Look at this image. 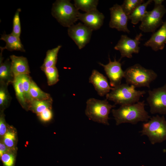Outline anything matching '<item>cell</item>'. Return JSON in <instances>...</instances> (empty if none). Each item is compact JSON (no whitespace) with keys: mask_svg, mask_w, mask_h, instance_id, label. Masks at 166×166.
I'll list each match as a JSON object with an SVG mask.
<instances>
[{"mask_svg":"<svg viewBox=\"0 0 166 166\" xmlns=\"http://www.w3.org/2000/svg\"><path fill=\"white\" fill-rule=\"evenodd\" d=\"M0 157L3 166H15L16 155L14 151L5 153Z\"/></svg>","mask_w":166,"mask_h":166,"instance_id":"cell-31","label":"cell"},{"mask_svg":"<svg viewBox=\"0 0 166 166\" xmlns=\"http://www.w3.org/2000/svg\"><path fill=\"white\" fill-rule=\"evenodd\" d=\"M144 2L143 0H124L121 6L128 17L137 7L144 3Z\"/></svg>","mask_w":166,"mask_h":166,"instance_id":"cell-28","label":"cell"},{"mask_svg":"<svg viewBox=\"0 0 166 166\" xmlns=\"http://www.w3.org/2000/svg\"><path fill=\"white\" fill-rule=\"evenodd\" d=\"M152 1L148 0L141 4L128 16V19L131 20L132 24L136 25L141 21L148 11L146 10L147 7Z\"/></svg>","mask_w":166,"mask_h":166,"instance_id":"cell-20","label":"cell"},{"mask_svg":"<svg viewBox=\"0 0 166 166\" xmlns=\"http://www.w3.org/2000/svg\"><path fill=\"white\" fill-rule=\"evenodd\" d=\"M41 69L46 76L49 85H54L58 81V72L56 66Z\"/></svg>","mask_w":166,"mask_h":166,"instance_id":"cell-27","label":"cell"},{"mask_svg":"<svg viewBox=\"0 0 166 166\" xmlns=\"http://www.w3.org/2000/svg\"><path fill=\"white\" fill-rule=\"evenodd\" d=\"M133 85L127 83L112 88L106 95V99L113 102L115 105L121 106L130 105L138 101L146 93L145 91L137 90Z\"/></svg>","mask_w":166,"mask_h":166,"instance_id":"cell-2","label":"cell"},{"mask_svg":"<svg viewBox=\"0 0 166 166\" xmlns=\"http://www.w3.org/2000/svg\"><path fill=\"white\" fill-rule=\"evenodd\" d=\"M0 40L4 41L6 43L5 46L3 47H0L3 50L7 49L10 51H25L20 38L11 33L10 34L4 33L1 35Z\"/></svg>","mask_w":166,"mask_h":166,"instance_id":"cell-18","label":"cell"},{"mask_svg":"<svg viewBox=\"0 0 166 166\" xmlns=\"http://www.w3.org/2000/svg\"><path fill=\"white\" fill-rule=\"evenodd\" d=\"M8 85L0 84V106L3 110L9 105L11 101V97L7 89Z\"/></svg>","mask_w":166,"mask_h":166,"instance_id":"cell-29","label":"cell"},{"mask_svg":"<svg viewBox=\"0 0 166 166\" xmlns=\"http://www.w3.org/2000/svg\"><path fill=\"white\" fill-rule=\"evenodd\" d=\"M41 120L44 122L50 121L53 117V113L51 109H48L38 115Z\"/></svg>","mask_w":166,"mask_h":166,"instance_id":"cell-32","label":"cell"},{"mask_svg":"<svg viewBox=\"0 0 166 166\" xmlns=\"http://www.w3.org/2000/svg\"><path fill=\"white\" fill-rule=\"evenodd\" d=\"M61 46L59 45L57 47L47 50L43 63L41 67V69L56 66L58 53Z\"/></svg>","mask_w":166,"mask_h":166,"instance_id":"cell-21","label":"cell"},{"mask_svg":"<svg viewBox=\"0 0 166 166\" xmlns=\"http://www.w3.org/2000/svg\"><path fill=\"white\" fill-rule=\"evenodd\" d=\"M98 63L104 68L112 88L121 84V80L124 78V71L122 69V64L119 60L117 61L114 58L113 61H112L109 57V62L107 64L104 65L100 62Z\"/></svg>","mask_w":166,"mask_h":166,"instance_id":"cell-12","label":"cell"},{"mask_svg":"<svg viewBox=\"0 0 166 166\" xmlns=\"http://www.w3.org/2000/svg\"><path fill=\"white\" fill-rule=\"evenodd\" d=\"M21 9L18 8L15 12L13 21V30L11 33L13 35L20 38L21 33V22L19 17Z\"/></svg>","mask_w":166,"mask_h":166,"instance_id":"cell-30","label":"cell"},{"mask_svg":"<svg viewBox=\"0 0 166 166\" xmlns=\"http://www.w3.org/2000/svg\"><path fill=\"white\" fill-rule=\"evenodd\" d=\"M109 10L110 19L109 27L116 29L118 31L129 33L130 31L127 27L128 17L124 11L121 5L116 4L109 8Z\"/></svg>","mask_w":166,"mask_h":166,"instance_id":"cell-11","label":"cell"},{"mask_svg":"<svg viewBox=\"0 0 166 166\" xmlns=\"http://www.w3.org/2000/svg\"><path fill=\"white\" fill-rule=\"evenodd\" d=\"M166 44V20L160 28L154 33L150 38L144 44L150 47L154 51L162 50Z\"/></svg>","mask_w":166,"mask_h":166,"instance_id":"cell-15","label":"cell"},{"mask_svg":"<svg viewBox=\"0 0 166 166\" xmlns=\"http://www.w3.org/2000/svg\"><path fill=\"white\" fill-rule=\"evenodd\" d=\"M11 68L14 77L22 74H29L30 71L28 60L23 56L10 55Z\"/></svg>","mask_w":166,"mask_h":166,"instance_id":"cell-16","label":"cell"},{"mask_svg":"<svg viewBox=\"0 0 166 166\" xmlns=\"http://www.w3.org/2000/svg\"><path fill=\"white\" fill-rule=\"evenodd\" d=\"M140 132L142 136H146L152 144L166 140V120L164 116L156 115L151 117L143 124Z\"/></svg>","mask_w":166,"mask_h":166,"instance_id":"cell-6","label":"cell"},{"mask_svg":"<svg viewBox=\"0 0 166 166\" xmlns=\"http://www.w3.org/2000/svg\"><path fill=\"white\" fill-rule=\"evenodd\" d=\"M8 128L5 121L4 115L2 113L0 117V136H1L3 137L7 132Z\"/></svg>","mask_w":166,"mask_h":166,"instance_id":"cell-33","label":"cell"},{"mask_svg":"<svg viewBox=\"0 0 166 166\" xmlns=\"http://www.w3.org/2000/svg\"><path fill=\"white\" fill-rule=\"evenodd\" d=\"M92 31L84 24L79 22L68 28V34L80 49L89 42Z\"/></svg>","mask_w":166,"mask_h":166,"instance_id":"cell-10","label":"cell"},{"mask_svg":"<svg viewBox=\"0 0 166 166\" xmlns=\"http://www.w3.org/2000/svg\"><path fill=\"white\" fill-rule=\"evenodd\" d=\"M157 77L153 70L146 69L138 63L130 66L124 71V78L126 83L135 88H149L151 83Z\"/></svg>","mask_w":166,"mask_h":166,"instance_id":"cell-3","label":"cell"},{"mask_svg":"<svg viewBox=\"0 0 166 166\" xmlns=\"http://www.w3.org/2000/svg\"><path fill=\"white\" fill-rule=\"evenodd\" d=\"M74 5L78 10H81L87 13L97 9L98 0H74Z\"/></svg>","mask_w":166,"mask_h":166,"instance_id":"cell-23","label":"cell"},{"mask_svg":"<svg viewBox=\"0 0 166 166\" xmlns=\"http://www.w3.org/2000/svg\"><path fill=\"white\" fill-rule=\"evenodd\" d=\"M12 83L19 102L24 108L26 109H29V106L25 98L22 82L19 76L14 77Z\"/></svg>","mask_w":166,"mask_h":166,"instance_id":"cell-19","label":"cell"},{"mask_svg":"<svg viewBox=\"0 0 166 166\" xmlns=\"http://www.w3.org/2000/svg\"><path fill=\"white\" fill-rule=\"evenodd\" d=\"M85 113L90 120L109 125V114L116 106L110 104L107 99L100 100L94 98L89 99L86 102Z\"/></svg>","mask_w":166,"mask_h":166,"instance_id":"cell-5","label":"cell"},{"mask_svg":"<svg viewBox=\"0 0 166 166\" xmlns=\"http://www.w3.org/2000/svg\"><path fill=\"white\" fill-rule=\"evenodd\" d=\"M30 94L33 100L41 101L52 98L50 94L42 91L32 79L30 83Z\"/></svg>","mask_w":166,"mask_h":166,"instance_id":"cell-24","label":"cell"},{"mask_svg":"<svg viewBox=\"0 0 166 166\" xmlns=\"http://www.w3.org/2000/svg\"><path fill=\"white\" fill-rule=\"evenodd\" d=\"M16 136V131L13 128H8L3 136V143L9 148L13 151L15 150Z\"/></svg>","mask_w":166,"mask_h":166,"instance_id":"cell-25","label":"cell"},{"mask_svg":"<svg viewBox=\"0 0 166 166\" xmlns=\"http://www.w3.org/2000/svg\"><path fill=\"white\" fill-rule=\"evenodd\" d=\"M18 76L20 77L22 82L25 98L29 106L30 103L33 100L30 94L31 78L29 74H22Z\"/></svg>","mask_w":166,"mask_h":166,"instance_id":"cell-26","label":"cell"},{"mask_svg":"<svg viewBox=\"0 0 166 166\" xmlns=\"http://www.w3.org/2000/svg\"><path fill=\"white\" fill-rule=\"evenodd\" d=\"M0 84L8 85L12 83L14 77L11 68V61L8 59L3 62L2 52L3 50L0 48Z\"/></svg>","mask_w":166,"mask_h":166,"instance_id":"cell-17","label":"cell"},{"mask_svg":"<svg viewBox=\"0 0 166 166\" xmlns=\"http://www.w3.org/2000/svg\"><path fill=\"white\" fill-rule=\"evenodd\" d=\"M52 99L45 100H33L29 105V109L38 115L48 109H51Z\"/></svg>","mask_w":166,"mask_h":166,"instance_id":"cell-22","label":"cell"},{"mask_svg":"<svg viewBox=\"0 0 166 166\" xmlns=\"http://www.w3.org/2000/svg\"><path fill=\"white\" fill-rule=\"evenodd\" d=\"M143 35L141 33L137 34L134 39L126 35H122L120 39L114 47L115 49L121 53V59L124 57L131 58L133 53H138L140 51L139 45Z\"/></svg>","mask_w":166,"mask_h":166,"instance_id":"cell-9","label":"cell"},{"mask_svg":"<svg viewBox=\"0 0 166 166\" xmlns=\"http://www.w3.org/2000/svg\"><path fill=\"white\" fill-rule=\"evenodd\" d=\"M144 101L132 104L121 106L118 109H112V112L118 125L124 123L136 124L139 122H147L151 117L145 109Z\"/></svg>","mask_w":166,"mask_h":166,"instance_id":"cell-1","label":"cell"},{"mask_svg":"<svg viewBox=\"0 0 166 166\" xmlns=\"http://www.w3.org/2000/svg\"><path fill=\"white\" fill-rule=\"evenodd\" d=\"M11 151L12 150H11L9 148L3 143L2 140L0 141V157H1L4 153Z\"/></svg>","mask_w":166,"mask_h":166,"instance_id":"cell-34","label":"cell"},{"mask_svg":"<svg viewBox=\"0 0 166 166\" xmlns=\"http://www.w3.org/2000/svg\"><path fill=\"white\" fill-rule=\"evenodd\" d=\"M155 0H154V1H153L154 2ZM162 1H164L163 0H162Z\"/></svg>","mask_w":166,"mask_h":166,"instance_id":"cell-35","label":"cell"},{"mask_svg":"<svg viewBox=\"0 0 166 166\" xmlns=\"http://www.w3.org/2000/svg\"><path fill=\"white\" fill-rule=\"evenodd\" d=\"M147 101L151 114H166V84L161 87L148 91Z\"/></svg>","mask_w":166,"mask_h":166,"instance_id":"cell-8","label":"cell"},{"mask_svg":"<svg viewBox=\"0 0 166 166\" xmlns=\"http://www.w3.org/2000/svg\"><path fill=\"white\" fill-rule=\"evenodd\" d=\"M162 3L154 4L153 9L147 11L139 26V29L142 31L154 32L162 24V18L166 13V9Z\"/></svg>","mask_w":166,"mask_h":166,"instance_id":"cell-7","label":"cell"},{"mask_svg":"<svg viewBox=\"0 0 166 166\" xmlns=\"http://www.w3.org/2000/svg\"><path fill=\"white\" fill-rule=\"evenodd\" d=\"M80 12L68 0H56L53 4L51 14L62 26L69 28L78 19Z\"/></svg>","mask_w":166,"mask_h":166,"instance_id":"cell-4","label":"cell"},{"mask_svg":"<svg viewBox=\"0 0 166 166\" xmlns=\"http://www.w3.org/2000/svg\"><path fill=\"white\" fill-rule=\"evenodd\" d=\"M89 82L93 85L100 96L106 95L112 89L109 85L106 77L96 69L92 70L89 78Z\"/></svg>","mask_w":166,"mask_h":166,"instance_id":"cell-14","label":"cell"},{"mask_svg":"<svg viewBox=\"0 0 166 166\" xmlns=\"http://www.w3.org/2000/svg\"><path fill=\"white\" fill-rule=\"evenodd\" d=\"M105 16L97 9L89 12L79 13L78 19L92 31L99 29L103 24Z\"/></svg>","mask_w":166,"mask_h":166,"instance_id":"cell-13","label":"cell"}]
</instances>
